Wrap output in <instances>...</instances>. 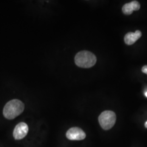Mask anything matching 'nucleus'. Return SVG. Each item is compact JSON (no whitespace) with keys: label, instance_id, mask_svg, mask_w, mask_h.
<instances>
[{"label":"nucleus","instance_id":"nucleus-4","mask_svg":"<svg viewBox=\"0 0 147 147\" xmlns=\"http://www.w3.org/2000/svg\"><path fill=\"white\" fill-rule=\"evenodd\" d=\"M66 136L70 140L80 141L84 140L86 135L81 129L78 127H74L69 129L67 132Z\"/></svg>","mask_w":147,"mask_h":147},{"label":"nucleus","instance_id":"nucleus-3","mask_svg":"<svg viewBox=\"0 0 147 147\" xmlns=\"http://www.w3.org/2000/svg\"><path fill=\"white\" fill-rule=\"evenodd\" d=\"M116 116L115 113L111 111L102 112L99 117L100 126L105 130L111 129L115 124Z\"/></svg>","mask_w":147,"mask_h":147},{"label":"nucleus","instance_id":"nucleus-8","mask_svg":"<svg viewBox=\"0 0 147 147\" xmlns=\"http://www.w3.org/2000/svg\"><path fill=\"white\" fill-rule=\"evenodd\" d=\"M142 71L143 73L147 74V65H144L142 67Z\"/></svg>","mask_w":147,"mask_h":147},{"label":"nucleus","instance_id":"nucleus-6","mask_svg":"<svg viewBox=\"0 0 147 147\" xmlns=\"http://www.w3.org/2000/svg\"><path fill=\"white\" fill-rule=\"evenodd\" d=\"M140 8V4L137 1H132L130 3H127L123 5L122 11L126 15L131 14L134 11H138Z\"/></svg>","mask_w":147,"mask_h":147},{"label":"nucleus","instance_id":"nucleus-10","mask_svg":"<svg viewBox=\"0 0 147 147\" xmlns=\"http://www.w3.org/2000/svg\"><path fill=\"white\" fill-rule=\"evenodd\" d=\"M145 95L146 96V97H147V91L145 93Z\"/></svg>","mask_w":147,"mask_h":147},{"label":"nucleus","instance_id":"nucleus-1","mask_svg":"<svg viewBox=\"0 0 147 147\" xmlns=\"http://www.w3.org/2000/svg\"><path fill=\"white\" fill-rule=\"evenodd\" d=\"M25 106L24 103L18 99L11 100L5 104L3 113L5 118L13 119L19 116L24 111Z\"/></svg>","mask_w":147,"mask_h":147},{"label":"nucleus","instance_id":"nucleus-7","mask_svg":"<svg viewBox=\"0 0 147 147\" xmlns=\"http://www.w3.org/2000/svg\"><path fill=\"white\" fill-rule=\"evenodd\" d=\"M142 36V33L139 30H137L134 33L129 32L124 37V42L128 45H131L136 42Z\"/></svg>","mask_w":147,"mask_h":147},{"label":"nucleus","instance_id":"nucleus-2","mask_svg":"<svg viewBox=\"0 0 147 147\" xmlns=\"http://www.w3.org/2000/svg\"><path fill=\"white\" fill-rule=\"evenodd\" d=\"M75 62L79 67L89 68L95 64L96 57L93 53L88 51H82L75 56Z\"/></svg>","mask_w":147,"mask_h":147},{"label":"nucleus","instance_id":"nucleus-5","mask_svg":"<svg viewBox=\"0 0 147 147\" xmlns=\"http://www.w3.org/2000/svg\"><path fill=\"white\" fill-rule=\"evenodd\" d=\"M28 132V126L27 124L21 122L16 126L13 131V136L17 140H21L26 136Z\"/></svg>","mask_w":147,"mask_h":147},{"label":"nucleus","instance_id":"nucleus-9","mask_svg":"<svg viewBox=\"0 0 147 147\" xmlns=\"http://www.w3.org/2000/svg\"><path fill=\"white\" fill-rule=\"evenodd\" d=\"M144 125H145V127L147 128V121L145 123V124H144Z\"/></svg>","mask_w":147,"mask_h":147}]
</instances>
